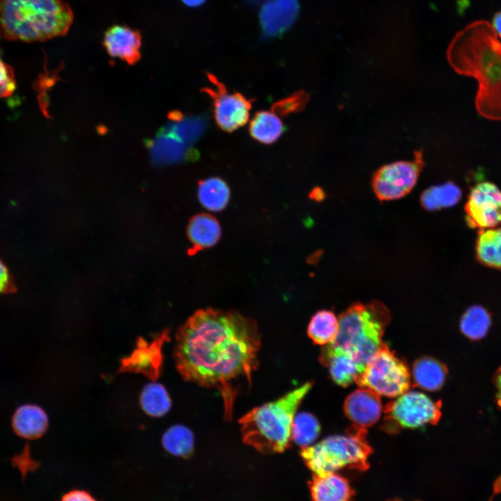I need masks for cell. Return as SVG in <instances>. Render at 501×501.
<instances>
[{
  "mask_svg": "<svg viewBox=\"0 0 501 501\" xmlns=\"http://www.w3.org/2000/svg\"><path fill=\"white\" fill-rule=\"evenodd\" d=\"M367 434L365 428L353 424L344 434L331 435L302 448L301 457L315 475L337 472L346 468L366 470L372 453Z\"/></svg>",
  "mask_w": 501,
  "mask_h": 501,
  "instance_id": "8992f818",
  "label": "cell"
},
{
  "mask_svg": "<svg viewBox=\"0 0 501 501\" xmlns=\"http://www.w3.org/2000/svg\"><path fill=\"white\" fill-rule=\"evenodd\" d=\"M310 489L312 501H351L353 496L348 480L337 472L315 475Z\"/></svg>",
  "mask_w": 501,
  "mask_h": 501,
  "instance_id": "ac0fdd59",
  "label": "cell"
},
{
  "mask_svg": "<svg viewBox=\"0 0 501 501\" xmlns=\"http://www.w3.org/2000/svg\"><path fill=\"white\" fill-rule=\"evenodd\" d=\"M383 411V429L395 433L401 429H416L438 423L441 416V401H434L420 392L406 391L388 402Z\"/></svg>",
  "mask_w": 501,
  "mask_h": 501,
  "instance_id": "ba28073f",
  "label": "cell"
},
{
  "mask_svg": "<svg viewBox=\"0 0 501 501\" xmlns=\"http://www.w3.org/2000/svg\"><path fill=\"white\" fill-rule=\"evenodd\" d=\"M491 325L490 313L482 306L469 307L463 314L459 324L461 333L471 340H479L488 332Z\"/></svg>",
  "mask_w": 501,
  "mask_h": 501,
  "instance_id": "f1b7e54d",
  "label": "cell"
},
{
  "mask_svg": "<svg viewBox=\"0 0 501 501\" xmlns=\"http://www.w3.org/2000/svg\"><path fill=\"white\" fill-rule=\"evenodd\" d=\"M494 383L497 390L496 401L498 406L501 408V365L495 372Z\"/></svg>",
  "mask_w": 501,
  "mask_h": 501,
  "instance_id": "d590c367",
  "label": "cell"
},
{
  "mask_svg": "<svg viewBox=\"0 0 501 501\" xmlns=\"http://www.w3.org/2000/svg\"><path fill=\"white\" fill-rule=\"evenodd\" d=\"M250 1L255 2V1H259V0H250Z\"/></svg>",
  "mask_w": 501,
  "mask_h": 501,
  "instance_id": "f35d334b",
  "label": "cell"
},
{
  "mask_svg": "<svg viewBox=\"0 0 501 501\" xmlns=\"http://www.w3.org/2000/svg\"><path fill=\"white\" fill-rule=\"evenodd\" d=\"M169 340L168 332L161 333L150 342L138 338L132 353L120 360L118 372L142 374L152 381H155L161 372L162 347Z\"/></svg>",
  "mask_w": 501,
  "mask_h": 501,
  "instance_id": "7c38bea8",
  "label": "cell"
},
{
  "mask_svg": "<svg viewBox=\"0 0 501 501\" xmlns=\"http://www.w3.org/2000/svg\"><path fill=\"white\" fill-rule=\"evenodd\" d=\"M282 120L272 111H260L252 118L249 132L252 138L269 145L276 142L285 132Z\"/></svg>",
  "mask_w": 501,
  "mask_h": 501,
  "instance_id": "cb8c5ba5",
  "label": "cell"
},
{
  "mask_svg": "<svg viewBox=\"0 0 501 501\" xmlns=\"http://www.w3.org/2000/svg\"><path fill=\"white\" fill-rule=\"evenodd\" d=\"M491 24L499 38H501V11L495 15L493 23Z\"/></svg>",
  "mask_w": 501,
  "mask_h": 501,
  "instance_id": "8d00e7d4",
  "label": "cell"
},
{
  "mask_svg": "<svg viewBox=\"0 0 501 501\" xmlns=\"http://www.w3.org/2000/svg\"><path fill=\"white\" fill-rule=\"evenodd\" d=\"M477 260L483 265L501 269V227L479 230L475 244Z\"/></svg>",
  "mask_w": 501,
  "mask_h": 501,
  "instance_id": "7402d4cb",
  "label": "cell"
},
{
  "mask_svg": "<svg viewBox=\"0 0 501 501\" xmlns=\"http://www.w3.org/2000/svg\"><path fill=\"white\" fill-rule=\"evenodd\" d=\"M147 145L152 161L157 165L194 161L199 157L194 148L184 143L165 127Z\"/></svg>",
  "mask_w": 501,
  "mask_h": 501,
  "instance_id": "5bb4252c",
  "label": "cell"
},
{
  "mask_svg": "<svg viewBox=\"0 0 501 501\" xmlns=\"http://www.w3.org/2000/svg\"><path fill=\"white\" fill-rule=\"evenodd\" d=\"M468 225L479 230L501 225V189L482 182L470 190L464 207Z\"/></svg>",
  "mask_w": 501,
  "mask_h": 501,
  "instance_id": "8fae6325",
  "label": "cell"
},
{
  "mask_svg": "<svg viewBox=\"0 0 501 501\" xmlns=\"http://www.w3.org/2000/svg\"><path fill=\"white\" fill-rule=\"evenodd\" d=\"M140 405L143 411L153 418L165 415L171 408L172 401L165 387L152 381L146 384L140 394Z\"/></svg>",
  "mask_w": 501,
  "mask_h": 501,
  "instance_id": "d4e9b609",
  "label": "cell"
},
{
  "mask_svg": "<svg viewBox=\"0 0 501 501\" xmlns=\"http://www.w3.org/2000/svg\"><path fill=\"white\" fill-rule=\"evenodd\" d=\"M214 88L206 87L205 92L213 102L214 116L218 126L226 132H232L248 120L253 100L240 93H230L224 84L214 75L207 74Z\"/></svg>",
  "mask_w": 501,
  "mask_h": 501,
  "instance_id": "30bf717a",
  "label": "cell"
},
{
  "mask_svg": "<svg viewBox=\"0 0 501 501\" xmlns=\"http://www.w3.org/2000/svg\"><path fill=\"white\" fill-rule=\"evenodd\" d=\"M319 360L328 368L333 381L342 387L355 382L365 367L346 351L331 344L323 346Z\"/></svg>",
  "mask_w": 501,
  "mask_h": 501,
  "instance_id": "2e32d148",
  "label": "cell"
},
{
  "mask_svg": "<svg viewBox=\"0 0 501 501\" xmlns=\"http://www.w3.org/2000/svg\"><path fill=\"white\" fill-rule=\"evenodd\" d=\"M461 189L452 182L433 186L421 195L422 207L428 211L437 210L456 205L461 200Z\"/></svg>",
  "mask_w": 501,
  "mask_h": 501,
  "instance_id": "83f0119b",
  "label": "cell"
},
{
  "mask_svg": "<svg viewBox=\"0 0 501 501\" xmlns=\"http://www.w3.org/2000/svg\"><path fill=\"white\" fill-rule=\"evenodd\" d=\"M184 5L189 7H198L203 5L206 0H182Z\"/></svg>",
  "mask_w": 501,
  "mask_h": 501,
  "instance_id": "74e56055",
  "label": "cell"
},
{
  "mask_svg": "<svg viewBox=\"0 0 501 501\" xmlns=\"http://www.w3.org/2000/svg\"><path fill=\"white\" fill-rule=\"evenodd\" d=\"M169 118L171 121L165 127L191 147L200 139L208 125L205 114L185 116L180 111H173Z\"/></svg>",
  "mask_w": 501,
  "mask_h": 501,
  "instance_id": "44dd1931",
  "label": "cell"
},
{
  "mask_svg": "<svg viewBox=\"0 0 501 501\" xmlns=\"http://www.w3.org/2000/svg\"><path fill=\"white\" fill-rule=\"evenodd\" d=\"M379 396L397 397L411 387V373L406 363L383 342L355 381Z\"/></svg>",
  "mask_w": 501,
  "mask_h": 501,
  "instance_id": "52a82bcc",
  "label": "cell"
},
{
  "mask_svg": "<svg viewBox=\"0 0 501 501\" xmlns=\"http://www.w3.org/2000/svg\"><path fill=\"white\" fill-rule=\"evenodd\" d=\"M221 227L218 221L207 214L195 216L188 227V235L192 244L198 248L215 245L220 239Z\"/></svg>",
  "mask_w": 501,
  "mask_h": 501,
  "instance_id": "603a6c76",
  "label": "cell"
},
{
  "mask_svg": "<svg viewBox=\"0 0 501 501\" xmlns=\"http://www.w3.org/2000/svg\"><path fill=\"white\" fill-rule=\"evenodd\" d=\"M73 13L63 0H0V35L10 40L45 41L65 35Z\"/></svg>",
  "mask_w": 501,
  "mask_h": 501,
  "instance_id": "3957f363",
  "label": "cell"
},
{
  "mask_svg": "<svg viewBox=\"0 0 501 501\" xmlns=\"http://www.w3.org/2000/svg\"><path fill=\"white\" fill-rule=\"evenodd\" d=\"M103 45L110 56L129 65L135 64L141 58V34L129 27L116 25L109 28L104 34Z\"/></svg>",
  "mask_w": 501,
  "mask_h": 501,
  "instance_id": "e0dca14e",
  "label": "cell"
},
{
  "mask_svg": "<svg viewBox=\"0 0 501 501\" xmlns=\"http://www.w3.org/2000/svg\"><path fill=\"white\" fill-rule=\"evenodd\" d=\"M339 321L330 310H320L311 318L308 326V335L312 341L319 345H327L337 337Z\"/></svg>",
  "mask_w": 501,
  "mask_h": 501,
  "instance_id": "4316f807",
  "label": "cell"
},
{
  "mask_svg": "<svg viewBox=\"0 0 501 501\" xmlns=\"http://www.w3.org/2000/svg\"><path fill=\"white\" fill-rule=\"evenodd\" d=\"M16 88L13 67L3 61L0 54V98L11 95Z\"/></svg>",
  "mask_w": 501,
  "mask_h": 501,
  "instance_id": "d6a6232c",
  "label": "cell"
},
{
  "mask_svg": "<svg viewBox=\"0 0 501 501\" xmlns=\"http://www.w3.org/2000/svg\"><path fill=\"white\" fill-rule=\"evenodd\" d=\"M390 321V311L381 302L355 303L339 316L337 337L328 344L346 351L366 365L383 343Z\"/></svg>",
  "mask_w": 501,
  "mask_h": 501,
  "instance_id": "5b68a950",
  "label": "cell"
},
{
  "mask_svg": "<svg viewBox=\"0 0 501 501\" xmlns=\"http://www.w3.org/2000/svg\"><path fill=\"white\" fill-rule=\"evenodd\" d=\"M344 411L354 425L366 428L379 420L382 404L379 395L369 389L360 388L346 398Z\"/></svg>",
  "mask_w": 501,
  "mask_h": 501,
  "instance_id": "9a60e30c",
  "label": "cell"
},
{
  "mask_svg": "<svg viewBox=\"0 0 501 501\" xmlns=\"http://www.w3.org/2000/svg\"><path fill=\"white\" fill-rule=\"evenodd\" d=\"M413 161H399L383 166L373 175L372 185L381 201L399 199L415 186L424 166L422 152L415 151Z\"/></svg>",
  "mask_w": 501,
  "mask_h": 501,
  "instance_id": "9c48e42d",
  "label": "cell"
},
{
  "mask_svg": "<svg viewBox=\"0 0 501 501\" xmlns=\"http://www.w3.org/2000/svg\"><path fill=\"white\" fill-rule=\"evenodd\" d=\"M447 58L459 74L478 82L475 106L483 117L501 120V42L491 24L475 21L451 41Z\"/></svg>",
  "mask_w": 501,
  "mask_h": 501,
  "instance_id": "7a4b0ae2",
  "label": "cell"
},
{
  "mask_svg": "<svg viewBox=\"0 0 501 501\" xmlns=\"http://www.w3.org/2000/svg\"><path fill=\"white\" fill-rule=\"evenodd\" d=\"M16 289L11 273L5 264L0 260V294L13 293Z\"/></svg>",
  "mask_w": 501,
  "mask_h": 501,
  "instance_id": "836d02e7",
  "label": "cell"
},
{
  "mask_svg": "<svg viewBox=\"0 0 501 501\" xmlns=\"http://www.w3.org/2000/svg\"><path fill=\"white\" fill-rule=\"evenodd\" d=\"M61 501H96V500L85 491L74 490L65 493Z\"/></svg>",
  "mask_w": 501,
  "mask_h": 501,
  "instance_id": "e575fe53",
  "label": "cell"
},
{
  "mask_svg": "<svg viewBox=\"0 0 501 501\" xmlns=\"http://www.w3.org/2000/svg\"><path fill=\"white\" fill-rule=\"evenodd\" d=\"M163 447L170 454L189 457L193 452L194 436L192 431L182 424L169 427L161 438Z\"/></svg>",
  "mask_w": 501,
  "mask_h": 501,
  "instance_id": "f546056e",
  "label": "cell"
},
{
  "mask_svg": "<svg viewBox=\"0 0 501 501\" xmlns=\"http://www.w3.org/2000/svg\"><path fill=\"white\" fill-rule=\"evenodd\" d=\"M320 424L311 413L301 412L294 417L292 439L302 448L311 445L320 434Z\"/></svg>",
  "mask_w": 501,
  "mask_h": 501,
  "instance_id": "4dcf8cb0",
  "label": "cell"
},
{
  "mask_svg": "<svg viewBox=\"0 0 501 501\" xmlns=\"http://www.w3.org/2000/svg\"><path fill=\"white\" fill-rule=\"evenodd\" d=\"M299 13L298 0H267L260 8L259 22L263 35L279 37L295 22Z\"/></svg>",
  "mask_w": 501,
  "mask_h": 501,
  "instance_id": "4fadbf2b",
  "label": "cell"
},
{
  "mask_svg": "<svg viewBox=\"0 0 501 501\" xmlns=\"http://www.w3.org/2000/svg\"><path fill=\"white\" fill-rule=\"evenodd\" d=\"M260 344L255 321L237 312L206 308L178 331L173 358L185 381L219 392L224 419L230 421L240 390L251 384Z\"/></svg>",
  "mask_w": 501,
  "mask_h": 501,
  "instance_id": "6da1fadb",
  "label": "cell"
},
{
  "mask_svg": "<svg viewBox=\"0 0 501 501\" xmlns=\"http://www.w3.org/2000/svg\"><path fill=\"white\" fill-rule=\"evenodd\" d=\"M198 197L205 208L212 212H219L228 203L230 189L222 179L210 177L200 182Z\"/></svg>",
  "mask_w": 501,
  "mask_h": 501,
  "instance_id": "484cf974",
  "label": "cell"
},
{
  "mask_svg": "<svg viewBox=\"0 0 501 501\" xmlns=\"http://www.w3.org/2000/svg\"><path fill=\"white\" fill-rule=\"evenodd\" d=\"M12 425L15 433L21 437L35 439L46 431L48 417L40 407L26 404L17 409L13 417Z\"/></svg>",
  "mask_w": 501,
  "mask_h": 501,
  "instance_id": "d6986e66",
  "label": "cell"
},
{
  "mask_svg": "<svg viewBox=\"0 0 501 501\" xmlns=\"http://www.w3.org/2000/svg\"><path fill=\"white\" fill-rule=\"evenodd\" d=\"M309 97V94L304 90H298L274 102L271 107L272 111L285 117L300 112L305 107Z\"/></svg>",
  "mask_w": 501,
  "mask_h": 501,
  "instance_id": "1f68e13d",
  "label": "cell"
},
{
  "mask_svg": "<svg viewBox=\"0 0 501 501\" xmlns=\"http://www.w3.org/2000/svg\"><path fill=\"white\" fill-rule=\"evenodd\" d=\"M447 374V367L442 362L429 356L417 359L412 367L415 385L429 391L440 390L444 385Z\"/></svg>",
  "mask_w": 501,
  "mask_h": 501,
  "instance_id": "ffe728a7",
  "label": "cell"
},
{
  "mask_svg": "<svg viewBox=\"0 0 501 501\" xmlns=\"http://www.w3.org/2000/svg\"><path fill=\"white\" fill-rule=\"evenodd\" d=\"M312 386L307 382L246 413L239 421L244 442L265 454L284 452L292 440L296 411Z\"/></svg>",
  "mask_w": 501,
  "mask_h": 501,
  "instance_id": "277c9868",
  "label": "cell"
}]
</instances>
